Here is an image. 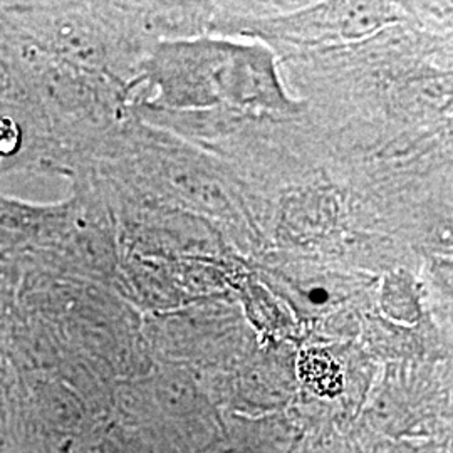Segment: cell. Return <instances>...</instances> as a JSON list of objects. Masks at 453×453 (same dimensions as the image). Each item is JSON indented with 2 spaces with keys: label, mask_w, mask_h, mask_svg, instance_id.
Returning <instances> with one entry per match:
<instances>
[{
  "label": "cell",
  "mask_w": 453,
  "mask_h": 453,
  "mask_svg": "<svg viewBox=\"0 0 453 453\" xmlns=\"http://www.w3.org/2000/svg\"><path fill=\"white\" fill-rule=\"evenodd\" d=\"M138 86L153 93L134 104L172 111L232 108L296 118L308 110L289 91L277 56L259 41L203 35L158 42L138 67L131 96Z\"/></svg>",
  "instance_id": "1"
},
{
  "label": "cell",
  "mask_w": 453,
  "mask_h": 453,
  "mask_svg": "<svg viewBox=\"0 0 453 453\" xmlns=\"http://www.w3.org/2000/svg\"><path fill=\"white\" fill-rule=\"evenodd\" d=\"M411 20L413 2H217L209 35L259 41L282 63Z\"/></svg>",
  "instance_id": "2"
},
{
  "label": "cell",
  "mask_w": 453,
  "mask_h": 453,
  "mask_svg": "<svg viewBox=\"0 0 453 453\" xmlns=\"http://www.w3.org/2000/svg\"><path fill=\"white\" fill-rule=\"evenodd\" d=\"M299 381L314 395L336 398L344 388L340 363L324 348L303 349L296 363Z\"/></svg>",
  "instance_id": "3"
},
{
  "label": "cell",
  "mask_w": 453,
  "mask_h": 453,
  "mask_svg": "<svg viewBox=\"0 0 453 453\" xmlns=\"http://www.w3.org/2000/svg\"><path fill=\"white\" fill-rule=\"evenodd\" d=\"M418 289L420 282L415 275V269L400 267L381 274L380 301L385 312L395 319L413 323L418 319Z\"/></svg>",
  "instance_id": "4"
}]
</instances>
